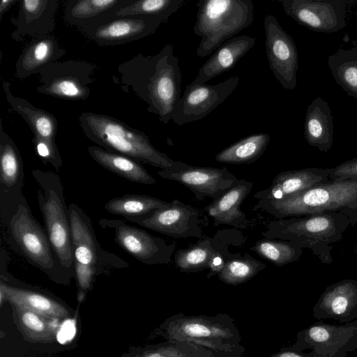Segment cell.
<instances>
[{"label": "cell", "mask_w": 357, "mask_h": 357, "mask_svg": "<svg viewBox=\"0 0 357 357\" xmlns=\"http://www.w3.org/2000/svg\"><path fill=\"white\" fill-rule=\"evenodd\" d=\"M303 248L292 241L273 238L257 241L250 250L276 266H282L298 261Z\"/></svg>", "instance_id": "cell-36"}, {"label": "cell", "mask_w": 357, "mask_h": 357, "mask_svg": "<svg viewBox=\"0 0 357 357\" xmlns=\"http://www.w3.org/2000/svg\"><path fill=\"white\" fill-rule=\"evenodd\" d=\"M113 81L126 92H133L147 105V111L162 123L172 119L181 99L182 73L178 59L168 43L155 55L138 54L117 66Z\"/></svg>", "instance_id": "cell-1"}, {"label": "cell", "mask_w": 357, "mask_h": 357, "mask_svg": "<svg viewBox=\"0 0 357 357\" xmlns=\"http://www.w3.org/2000/svg\"><path fill=\"white\" fill-rule=\"evenodd\" d=\"M66 51L52 35L33 38L23 49L15 64V75L24 79L39 73L50 64L63 57Z\"/></svg>", "instance_id": "cell-24"}, {"label": "cell", "mask_w": 357, "mask_h": 357, "mask_svg": "<svg viewBox=\"0 0 357 357\" xmlns=\"http://www.w3.org/2000/svg\"><path fill=\"white\" fill-rule=\"evenodd\" d=\"M328 64L335 82L357 100V47L340 49L328 56Z\"/></svg>", "instance_id": "cell-34"}, {"label": "cell", "mask_w": 357, "mask_h": 357, "mask_svg": "<svg viewBox=\"0 0 357 357\" xmlns=\"http://www.w3.org/2000/svg\"><path fill=\"white\" fill-rule=\"evenodd\" d=\"M255 38L241 35L234 36L218 47L199 68L193 84L207 81L234 68L238 61L255 45Z\"/></svg>", "instance_id": "cell-26"}, {"label": "cell", "mask_w": 357, "mask_h": 357, "mask_svg": "<svg viewBox=\"0 0 357 357\" xmlns=\"http://www.w3.org/2000/svg\"><path fill=\"white\" fill-rule=\"evenodd\" d=\"M262 261L248 253L231 255L224 264L218 278L225 284L238 285L244 283L266 268Z\"/></svg>", "instance_id": "cell-35"}, {"label": "cell", "mask_w": 357, "mask_h": 357, "mask_svg": "<svg viewBox=\"0 0 357 357\" xmlns=\"http://www.w3.org/2000/svg\"><path fill=\"white\" fill-rule=\"evenodd\" d=\"M75 275L82 294L96 277L114 269L129 267L119 256L103 249L99 243L90 218L78 205L68 206Z\"/></svg>", "instance_id": "cell-8"}, {"label": "cell", "mask_w": 357, "mask_h": 357, "mask_svg": "<svg viewBox=\"0 0 357 357\" xmlns=\"http://www.w3.org/2000/svg\"><path fill=\"white\" fill-rule=\"evenodd\" d=\"M356 252H357V245H356Z\"/></svg>", "instance_id": "cell-45"}, {"label": "cell", "mask_w": 357, "mask_h": 357, "mask_svg": "<svg viewBox=\"0 0 357 357\" xmlns=\"http://www.w3.org/2000/svg\"><path fill=\"white\" fill-rule=\"evenodd\" d=\"M238 83V75H233L216 84L191 82L186 85L183 96L176 105L172 120L176 124L183 126L204 118L226 100Z\"/></svg>", "instance_id": "cell-13"}, {"label": "cell", "mask_w": 357, "mask_h": 357, "mask_svg": "<svg viewBox=\"0 0 357 357\" xmlns=\"http://www.w3.org/2000/svg\"><path fill=\"white\" fill-rule=\"evenodd\" d=\"M17 0H2L0 3V20H1L3 14L7 12L11 6L15 3Z\"/></svg>", "instance_id": "cell-44"}, {"label": "cell", "mask_w": 357, "mask_h": 357, "mask_svg": "<svg viewBox=\"0 0 357 357\" xmlns=\"http://www.w3.org/2000/svg\"><path fill=\"white\" fill-rule=\"evenodd\" d=\"M231 255L220 237L206 236L195 244L176 250L174 261L180 272L196 273L211 269L207 275L209 278L218 274Z\"/></svg>", "instance_id": "cell-19"}, {"label": "cell", "mask_w": 357, "mask_h": 357, "mask_svg": "<svg viewBox=\"0 0 357 357\" xmlns=\"http://www.w3.org/2000/svg\"><path fill=\"white\" fill-rule=\"evenodd\" d=\"M24 165L17 145L4 131L0 120V199L22 195Z\"/></svg>", "instance_id": "cell-25"}, {"label": "cell", "mask_w": 357, "mask_h": 357, "mask_svg": "<svg viewBox=\"0 0 357 357\" xmlns=\"http://www.w3.org/2000/svg\"><path fill=\"white\" fill-rule=\"evenodd\" d=\"M264 27L269 68L283 89L294 90L297 84L298 68L296 44L273 15H266Z\"/></svg>", "instance_id": "cell-14"}, {"label": "cell", "mask_w": 357, "mask_h": 357, "mask_svg": "<svg viewBox=\"0 0 357 357\" xmlns=\"http://www.w3.org/2000/svg\"><path fill=\"white\" fill-rule=\"evenodd\" d=\"M329 179L331 181L357 179V158L348 160L331 168Z\"/></svg>", "instance_id": "cell-41"}, {"label": "cell", "mask_w": 357, "mask_h": 357, "mask_svg": "<svg viewBox=\"0 0 357 357\" xmlns=\"http://www.w3.org/2000/svg\"><path fill=\"white\" fill-rule=\"evenodd\" d=\"M139 357H215L208 349L189 342L169 341L144 350Z\"/></svg>", "instance_id": "cell-38"}, {"label": "cell", "mask_w": 357, "mask_h": 357, "mask_svg": "<svg viewBox=\"0 0 357 357\" xmlns=\"http://www.w3.org/2000/svg\"><path fill=\"white\" fill-rule=\"evenodd\" d=\"M99 225L112 229L115 242L128 254L147 265L168 264L176 243L151 235L146 231L126 224L123 220L102 219Z\"/></svg>", "instance_id": "cell-12"}, {"label": "cell", "mask_w": 357, "mask_h": 357, "mask_svg": "<svg viewBox=\"0 0 357 357\" xmlns=\"http://www.w3.org/2000/svg\"><path fill=\"white\" fill-rule=\"evenodd\" d=\"M317 319L345 324L357 319V280L344 279L328 286L312 308Z\"/></svg>", "instance_id": "cell-20"}, {"label": "cell", "mask_w": 357, "mask_h": 357, "mask_svg": "<svg viewBox=\"0 0 357 357\" xmlns=\"http://www.w3.org/2000/svg\"><path fill=\"white\" fill-rule=\"evenodd\" d=\"M253 185L254 183L250 181L238 179L231 188L204 208L214 220V226L228 225L234 227H244L246 215L241 210V206Z\"/></svg>", "instance_id": "cell-27"}, {"label": "cell", "mask_w": 357, "mask_h": 357, "mask_svg": "<svg viewBox=\"0 0 357 357\" xmlns=\"http://www.w3.org/2000/svg\"><path fill=\"white\" fill-rule=\"evenodd\" d=\"M331 168L310 167L284 171L277 174L267 188L257 192V202L278 200L330 181Z\"/></svg>", "instance_id": "cell-22"}, {"label": "cell", "mask_w": 357, "mask_h": 357, "mask_svg": "<svg viewBox=\"0 0 357 357\" xmlns=\"http://www.w3.org/2000/svg\"><path fill=\"white\" fill-rule=\"evenodd\" d=\"M158 174L167 180L176 181L188 189L196 199H218L231 188L238 178L226 167H194L188 165L179 170L161 169Z\"/></svg>", "instance_id": "cell-16"}, {"label": "cell", "mask_w": 357, "mask_h": 357, "mask_svg": "<svg viewBox=\"0 0 357 357\" xmlns=\"http://www.w3.org/2000/svg\"><path fill=\"white\" fill-rule=\"evenodd\" d=\"M0 212L13 250L53 280L63 281L72 276L61 264L45 229L33 215L24 195L0 203Z\"/></svg>", "instance_id": "cell-2"}, {"label": "cell", "mask_w": 357, "mask_h": 357, "mask_svg": "<svg viewBox=\"0 0 357 357\" xmlns=\"http://www.w3.org/2000/svg\"><path fill=\"white\" fill-rule=\"evenodd\" d=\"M270 357H326L321 356H313L306 353L291 351L286 347L282 348L280 351L271 354Z\"/></svg>", "instance_id": "cell-43"}, {"label": "cell", "mask_w": 357, "mask_h": 357, "mask_svg": "<svg viewBox=\"0 0 357 357\" xmlns=\"http://www.w3.org/2000/svg\"><path fill=\"white\" fill-rule=\"evenodd\" d=\"M16 18H12L15 29L11 33L14 40L26 36L36 38L50 35L56 26L57 0H20Z\"/></svg>", "instance_id": "cell-21"}, {"label": "cell", "mask_w": 357, "mask_h": 357, "mask_svg": "<svg viewBox=\"0 0 357 357\" xmlns=\"http://www.w3.org/2000/svg\"><path fill=\"white\" fill-rule=\"evenodd\" d=\"M184 3L185 0H135L130 5L121 8L115 17H152L166 23Z\"/></svg>", "instance_id": "cell-37"}, {"label": "cell", "mask_w": 357, "mask_h": 357, "mask_svg": "<svg viewBox=\"0 0 357 357\" xmlns=\"http://www.w3.org/2000/svg\"><path fill=\"white\" fill-rule=\"evenodd\" d=\"M166 340L189 342L210 351L215 357H246L241 336L232 317L175 314L160 327Z\"/></svg>", "instance_id": "cell-5"}, {"label": "cell", "mask_w": 357, "mask_h": 357, "mask_svg": "<svg viewBox=\"0 0 357 357\" xmlns=\"http://www.w3.org/2000/svg\"><path fill=\"white\" fill-rule=\"evenodd\" d=\"M287 349L313 356L347 357L357 349V319L345 324L321 321L299 331Z\"/></svg>", "instance_id": "cell-11"}, {"label": "cell", "mask_w": 357, "mask_h": 357, "mask_svg": "<svg viewBox=\"0 0 357 357\" xmlns=\"http://www.w3.org/2000/svg\"><path fill=\"white\" fill-rule=\"evenodd\" d=\"M356 3H357V1H356Z\"/></svg>", "instance_id": "cell-46"}, {"label": "cell", "mask_w": 357, "mask_h": 357, "mask_svg": "<svg viewBox=\"0 0 357 357\" xmlns=\"http://www.w3.org/2000/svg\"><path fill=\"white\" fill-rule=\"evenodd\" d=\"M169 204L170 202L149 195H125L109 199L105 208L111 214L137 224L151 216L157 210Z\"/></svg>", "instance_id": "cell-32"}, {"label": "cell", "mask_w": 357, "mask_h": 357, "mask_svg": "<svg viewBox=\"0 0 357 357\" xmlns=\"http://www.w3.org/2000/svg\"><path fill=\"white\" fill-rule=\"evenodd\" d=\"M87 150L93 160L101 167L130 181L144 185L156 183L146 169L132 158L97 146H90Z\"/></svg>", "instance_id": "cell-31"}, {"label": "cell", "mask_w": 357, "mask_h": 357, "mask_svg": "<svg viewBox=\"0 0 357 357\" xmlns=\"http://www.w3.org/2000/svg\"><path fill=\"white\" fill-rule=\"evenodd\" d=\"M137 225L176 238H202V218L199 210L174 199Z\"/></svg>", "instance_id": "cell-17"}, {"label": "cell", "mask_w": 357, "mask_h": 357, "mask_svg": "<svg viewBox=\"0 0 357 357\" xmlns=\"http://www.w3.org/2000/svg\"><path fill=\"white\" fill-rule=\"evenodd\" d=\"M284 13L312 31L335 33L346 26L344 1L280 0Z\"/></svg>", "instance_id": "cell-15"}, {"label": "cell", "mask_w": 357, "mask_h": 357, "mask_svg": "<svg viewBox=\"0 0 357 357\" xmlns=\"http://www.w3.org/2000/svg\"><path fill=\"white\" fill-rule=\"evenodd\" d=\"M76 333L75 322L70 319H66L60 326L56 332V340L61 344L71 340Z\"/></svg>", "instance_id": "cell-42"}, {"label": "cell", "mask_w": 357, "mask_h": 357, "mask_svg": "<svg viewBox=\"0 0 357 357\" xmlns=\"http://www.w3.org/2000/svg\"><path fill=\"white\" fill-rule=\"evenodd\" d=\"M32 176L37 184V199L45 229L52 246L65 269L75 274L68 207L59 176L54 172L34 169Z\"/></svg>", "instance_id": "cell-9"}, {"label": "cell", "mask_w": 357, "mask_h": 357, "mask_svg": "<svg viewBox=\"0 0 357 357\" xmlns=\"http://www.w3.org/2000/svg\"><path fill=\"white\" fill-rule=\"evenodd\" d=\"M20 323L28 334L33 338L44 339L52 335L56 329V319H48L40 314L24 307H16Z\"/></svg>", "instance_id": "cell-39"}, {"label": "cell", "mask_w": 357, "mask_h": 357, "mask_svg": "<svg viewBox=\"0 0 357 357\" xmlns=\"http://www.w3.org/2000/svg\"><path fill=\"white\" fill-rule=\"evenodd\" d=\"M96 66L82 60L56 61L40 74L36 91L43 95L72 101L86 100L95 81Z\"/></svg>", "instance_id": "cell-10"}, {"label": "cell", "mask_w": 357, "mask_h": 357, "mask_svg": "<svg viewBox=\"0 0 357 357\" xmlns=\"http://www.w3.org/2000/svg\"><path fill=\"white\" fill-rule=\"evenodd\" d=\"M1 301L6 299L15 307L32 310L45 317L58 319L69 317L66 307L52 298L38 291L12 285L1 279Z\"/></svg>", "instance_id": "cell-28"}, {"label": "cell", "mask_w": 357, "mask_h": 357, "mask_svg": "<svg viewBox=\"0 0 357 357\" xmlns=\"http://www.w3.org/2000/svg\"><path fill=\"white\" fill-rule=\"evenodd\" d=\"M135 0H72L65 8L64 18L80 31L115 18L122 8Z\"/></svg>", "instance_id": "cell-23"}, {"label": "cell", "mask_w": 357, "mask_h": 357, "mask_svg": "<svg viewBox=\"0 0 357 357\" xmlns=\"http://www.w3.org/2000/svg\"><path fill=\"white\" fill-rule=\"evenodd\" d=\"M197 8L193 31L202 38L197 49L199 58L213 53L255 18L251 0H200Z\"/></svg>", "instance_id": "cell-7"}, {"label": "cell", "mask_w": 357, "mask_h": 357, "mask_svg": "<svg viewBox=\"0 0 357 357\" xmlns=\"http://www.w3.org/2000/svg\"><path fill=\"white\" fill-rule=\"evenodd\" d=\"M163 23L152 17H118L81 31L98 45L114 46L152 35Z\"/></svg>", "instance_id": "cell-18"}, {"label": "cell", "mask_w": 357, "mask_h": 357, "mask_svg": "<svg viewBox=\"0 0 357 357\" xmlns=\"http://www.w3.org/2000/svg\"><path fill=\"white\" fill-rule=\"evenodd\" d=\"M32 142L36 153L44 165L50 164L54 169L59 170L63 160L56 142H50L38 137H33Z\"/></svg>", "instance_id": "cell-40"}, {"label": "cell", "mask_w": 357, "mask_h": 357, "mask_svg": "<svg viewBox=\"0 0 357 357\" xmlns=\"http://www.w3.org/2000/svg\"><path fill=\"white\" fill-rule=\"evenodd\" d=\"M10 83L3 82V89L11 109L20 114L31 128L33 136L56 142L58 122L55 116L37 108L24 98L15 96L10 91Z\"/></svg>", "instance_id": "cell-30"}, {"label": "cell", "mask_w": 357, "mask_h": 357, "mask_svg": "<svg viewBox=\"0 0 357 357\" xmlns=\"http://www.w3.org/2000/svg\"><path fill=\"white\" fill-rule=\"evenodd\" d=\"M253 210H261L275 219L337 213L357 224V179L328 181L285 198L257 202Z\"/></svg>", "instance_id": "cell-4"}, {"label": "cell", "mask_w": 357, "mask_h": 357, "mask_svg": "<svg viewBox=\"0 0 357 357\" xmlns=\"http://www.w3.org/2000/svg\"><path fill=\"white\" fill-rule=\"evenodd\" d=\"M334 127L329 104L321 97L314 99L307 106L304 137L306 142L320 151L327 153L333 142Z\"/></svg>", "instance_id": "cell-29"}, {"label": "cell", "mask_w": 357, "mask_h": 357, "mask_svg": "<svg viewBox=\"0 0 357 357\" xmlns=\"http://www.w3.org/2000/svg\"><path fill=\"white\" fill-rule=\"evenodd\" d=\"M270 139L269 135L264 132L247 136L220 151L215 160L232 165L252 163L265 152Z\"/></svg>", "instance_id": "cell-33"}, {"label": "cell", "mask_w": 357, "mask_h": 357, "mask_svg": "<svg viewBox=\"0 0 357 357\" xmlns=\"http://www.w3.org/2000/svg\"><path fill=\"white\" fill-rule=\"evenodd\" d=\"M85 136L100 147L161 169L179 170L188 164L175 161L155 149L149 137L113 116L83 112L78 117Z\"/></svg>", "instance_id": "cell-3"}, {"label": "cell", "mask_w": 357, "mask_h": 357, "mask_svg": "<svg viewBox=\"0 0 357 357\" xmlns=\"http://www.w3.org/2000/svg\"><path fill=\"white\" fill-rule=\"evenodd\" d=\"M349 226L351 221L345 215L326 213L271 220L262 235L298 243L309 249L321 263L330 264L333 261L332 244L342 239Z\"/></svg>", "instance_id": "cell-6"}]
</instances>
